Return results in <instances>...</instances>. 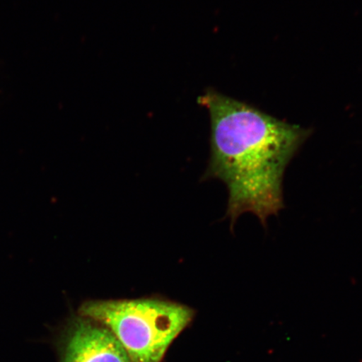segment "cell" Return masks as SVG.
<instances>
[{"mask_svg":"<svg viewBox=\"0 0 362 362\" xmlns=\"http://www.w3.org/2000/svg\"><path fill=\"white\" fill-rule=\"evenodd\" d=\"M198 103L211 117L207 175L228 187L232 228L249 212L266 228L269 217L284 207L285 170L311 131L215 90H208Z\"/></svg>","mask_w":362,"mask_h":362,"instance_id":"obj_1","label":"cell"},{"mask_svg":"<svg viewBox=\"0 0 362 362\" xmlns=\"http://www.w3.org/2000/svg\"><path fill=\"white\" fill-rule=\"evenodd\" d=\"M78 315L110 329L131 362H161L172 342L192 322L194 311L151 298L87 301Z\"/></svg>","mask_w":362,"mask_h":362,"instance_id":"obj_2","label":"cell"},{"mask_svg":"<svg viewBox=\"0 0 362 362\" xmlns=\"http://www.w3.org/2000/svg\"><path fill=\"white\" fill-rule=\"evenodd\" d=\"M60 362H131L110 329L83 315L72 317L59 341Z\"/></svg>","mask_w":362,"mask_h":362,"instance_id":"obj_3","label":"cell"}]
</instances>
